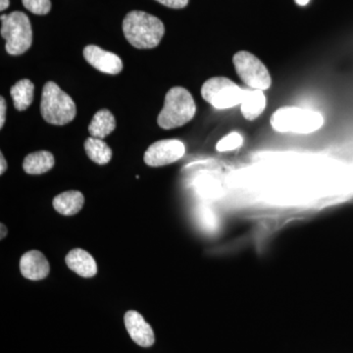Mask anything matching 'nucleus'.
<instances>
[{
  "instance_id": "nucleus-8",
  "label": "nucleus",
  "mask_w": 353,
  "mask_h": 353,
  "mask_svg": "<svg viewBox=\"0 0 353 353\" xmlns=\"http://www.w3.org/2000/svg\"><path fill=\"white\" fill-rule=\"evenodd\" d=\"M185 146L179 139H162L152 143L145 153V162L150 167L174 163L185 155Z\"/></svg>"
},
{
  "instance_id": "nucleus-10",
  "label": "nucleus",
  "mask_w": 353,
  "mask_h": 353,
  "mask_svg": "<svg viewBox=\"0 0 353 353\" xmlns=\"http://www.w3.org/2000/svg\"><path fill=\"white\" fill-rule=\"evenodd\" d=\"M124 321L128 333L137 345L141 347H150L154 345V332L138 311H128Z\"/></svg>"
},
{
  "instance_id": "nucleus-19",
  "label": "nucleus",
  "mask_w": 353,
  "mask_h": 353,
  "mask_svg": "<svg viewBox=\"0 0 353 353\" xmlns=\"http://www.w3.org/2000/svg\"><path fill=\"white\" fill-rule=\"evenodd\" d=\"M243 143V137L240 132H230L224 138L221 139L216 145V150L220 152H231V150H236L241 148Z\"/></svg>"
},
{
  "instance_id": "nucleus-9",
  "label": "nucleus",
  "mask_w": 353,
  "mask_h": 353,
  "mask_svg": "<svg viewBox=\"0 0 353 353\" xmlns=\"http://www.w3.org/2000/svg\"><path fill=\"white\" fill-rule=\"evenodd\" d=\"M83 57L88 64L102 73L117 75L123 70L122 59L115 53L102 50L97 46H85Z\"/></svg>"
},
{
  "instance_id": "nucleus-20",
  "label": "nucleus",
  "mask_w": 353,
  "mask_h": 353,
  "mask_svg": "<svg viewBox=\"0 0 353 353\" xmlns=\"http://www.w3.org/2000/svg\"><path fill=\"white\" fill-rule=\"evenodd\" d=\"M23 6L36 15H46L51 10L50 0H22Z\"/></svg>"
},
{
  "instance_id": "nucleus-18",
  "label": "nucleus",
  "mask_w": 353,
  "mask_h": 353,
  "mask_svg": "<svg viewBox=\"0 0 353 353\" xmlns=\"http://www.w3.org/2000/svg\"><path fill=\"white\" fill-rule=\"evenodd\" d=\"M85 150L88 158L99 165L108 164L112 158V150L108 143H104L101 139L90 137L85 139Z\"/></svg>"
},
{
  "instance_id": "nucleus-26",
  "label": "nucleus",
  "mask_w": 353,
  "mask_h": 353,
  "mask_svg": "<svg viewBox=\"0 0 353 353\" xmlns=\"http://www.w3.org/2000/svg\"><path fill=\"white\" fill-rule=\"evenodd\" d=\"M294 1H296V3L297 4V6H307V4L309 3V1H310V0H294Z\"/></svg>"
},
{
  "instance_id": "nucleus-24",
  "label": "nucleus",
  "mask_w": 353,
  "mask_h": 353,
  "mask_svg": "<svg viewBox=\"0 0 353 353\" xmlns=\"http://www.w3.org/2000/svg\"><path fill=\"white\" fill-rule=\"evenodd\" d=\"M10 1L9 0H0V10L4 11L8 8Z\"/></svg>"
},
{
  "instance_id": "nucleus-21",
  "label": "nucleus",
  "mask_w": 353,
  "mask_h": 353,
  "mask_svg": "<svg viewBox=\"0 0 353 353\" xmlns=\"http://www.w3.org/2000/svg\"><path fill=\"white\" fill-rule=\"evenodd\" d=\"M162 6L169 7V8L182 9L189 3V0H157Z\"/></svg>"
},
{
  "instance_id": "nucleus-2",
  "label": "nucleus",
  "mask_w": 353,
  "mask_h": 353,
  "mask_svg": "<svg viewBox=\"0 0 353 353\" xmlns=\"http://www.w3.org/2000/svg\"><path fill=\"white\" fill-rule=\"evenodd\" d=\"M196 112V102L189 90L182 87L172 88L165 97L157 123L162 129H175L194 119Z\"/></svg>"
},
{
  "instance_id": "nucleus-14",
  "label": "nucleus",
  "mask_w": 353,
  "mask_h": 353,
  "mask_svg": "<svg viewBox=\"0 0 353 353\" xmlns=\"http://www.w3.org/2000/svg\"><path fill=\"white\" fill-rule=\"evenodd\" d=\"M52 204L59 214L73 216L82 210L85 204V196L78 190H69L55 196Z\"/></svg>"
},
{
  "instance_id": "nucleus-4",
  "label": "nucleus",
  "mask_w": 353,
  "mask_h": 353,
  "mask_svg": "<svg viewBox=\"0 0 353 353\" xmlns=\"http://www.w3.org/2000/svg\"><path fill=\"white\" fill-rule=\"evenodd\" d=\"M41 112L46 122L63 126L75 119L76 104L57 83L48 82L44 85L41 94Z\"/></svg>"
},
{
  "instance_id": "nucleus-23",
  "label": "nucleus",
  "mask_w": 353,
  "mask_h": 353,
  "mask_svg": "<svg viewBox=\"0 0 353 353\" xmlns=\"http://www.w3.org/2000/svg\"><path fill=\"white\" fill-rule=\"evenodd\" d=\"M0 161H1V165H0V175H3L7 170V162L2 153H0Z\"/></svg>"
},
{
  "instance_id": "nucleus-22",
  "label": "nucleus",
  "mask_w": 353,
  "mask_h": 353,
  "mask_svg": "<svg viewBox=\"0 0 353 353\" xmlns=\"http://www.w3.org/2000/svg\"><path fill=\"white\" fill-rule=\"evenodd\" d=\"M6 120V101L3 97H0V129L3 128Z\"/></svg>"
},
{
  "instance_id": "nucleus-5",
  "label": "nucleus",
  "mask_w": 353,
  "mask_h": 353,
  "mask_svg": "<svg viewBox=\"0 0 353 353\" xmlns=\"http://www.w3.org/2000/svg\"><path fill=\"white\" fill-rule=\"evenodd\" d=\"M1 36L6 41V50L8 54H24L32 43L29 17L19 11L1 15Z\"/></svg>"
},
{
  "instance_id": "nucleus-13",
  "label": "nucleus",
  "mask_w": 353,
  "mask_h": 353,
  "mask_svg": "<svg viewBox=\"0 0 353 353\" xmlns=\"http://www.w3.org/2000/svg\"><path fill=\"white\" fill-rule=\"evenodd\" d=\"M266 97L263 90H245L241 111L246 120L257 119L266 108Z\"/></svg>"
},
{
  "instance_id": "nucleus-11",
  "label": "nucleus",
  "mask_w": 353,
  "mask_h": 353,
  "mask_svg": "<svg viewBox=\"0 0 353 353\" xmlns=\"http://www.w3.org/2000/svg\"><path fill=\"white\" fill-rule=\"evenodd\" d=\"M20 271L26 279L41 281L48 277L50 272V265L43 253L39 250H31L21 257Z\"/></svg>"
},
{
  "instance_id": "nucleus-1",
  "label": "nucleus",
  "mask_w": 353,
  "mask_h": 353,
  "mask_svg": "<svg viewBox=\"0 0 353 353\" xmlns=\"http://www.w3.org/2000/svg\"><path fill=\"white\" fill-rule=\"evenodd\" d=\"M123 32L134 48L150 50L160 43L165 34V27L162 21L155 16L143 11H132L123 21Z\"/></svg>"
},
{
  "instance_id": "nucleus-3",
  "label": "nucleus",
  "mask_w": 353,
  "mask_h": 353,
  "mask_svg": "<svg viewBox=\"0 0 353 353\" xmlns=\"http://www.w3.org/2000/svg\"><path fill=\"white\" fill-rule=\"evenodd\" d=\"M270 123L276 132L311 134L321 129L324 118L321 113L316 111L284 106L273 113Z\"/></svg>"
},
{
  "instance_id": "nucleus-16",
  "label": "nucleus",
  "mask_w": 353,
  "mask_h": 353,
  "mask_svg": "<svg viewBox=\"0 0 353 353\" xmlns=\"http://www.w3.org/2000/svg\"><path fill=\"white\" fill-rule=\"evenodd\" d=\"M115 129V117L108 109H101L99 112L95 113L88 126L90 137L101 139L106 138Z\"/></svg>"
},
{
  "instance_id": "nucleus-7",
  "label": "nucleus",
  "mask_w": 353,
  "mask_h": 353,
  "mask_svg": "<svg viewBox=\"0 0 353 353\" xmlns=\"http://www.w3.org/2000/svg\"><path fill=\"white\" fill-rule=\"evenodd\" d=\"M236 73L243 83L254 90H266L271 87L268 69L259 57L248 51H239L233 57Z\"/></svg>"
},
{
  "instance_id": "nucleus-15",
  "label": "nucleus",
  "mask_w": 353,
  "mask_h": 353,
  "mask_svg": "<svg viewBox=\"0 0 353 353\" xmlns=\"http://www.w3.org/2000/svg\"><path fill=\"white\" fill-rule=\"evenodd\" d=\"M55 159L52 153L41 150L27 155L23 162V169L30 175H41L54 167Z\"/></svg>"
},
{
  "instance_id": "nucleus-17",
  "label": "nucleus",
  "mask_w": 353,
  "mask_h": 353,
  "mask_svg": "<svg viewBox=\"0 0 353 353\" xmlns=\"http://www.w3.org/2000/svg\"><path fill=\"white\" fill-rule=\"evenodd\" d=\"M34 85L28 79L16 83L11 88L10 94L14 106L18 111H24L34 101Z\"/></svg>"
},
{
  "instance_id": "nucleus-6",
  "label": "nucleus",
  "mask_w": 353,
  "mask_h": 353,
  "mask_svg": "<svg viewBox=\"0 0 353 353\" xmlns=\"http://www.w3.org/2000/svg\"><path fill=\"white\" fill-rule=\"evenodd\" d=\"M245 90L226 77H213L203 83L201 95L216 109H229L241 103Z\"/></svg>"
},
{
  "instance_id": "nucleus-25",
  "label": "nucleus",
  "mask_w": 353,
  "mask_h": 353,
  "mask_svg": "<svg viewBox=\"0 0 353 353\" xmlns=\"http://www.w3.org/2000/svg\"><path fill=\"white\" fill-rule=\"evenodd\" d=\"M0 226H1V234H0V239H1V240H3L4 238H6V234H7V228L6 227V225L3 224V223H1V225H0Z\"/></svg>"
},
{
  "instance_id": "nucleus-12",
  "label": "nucleus",
  "mask_w": 353,
  "mask_h": 353,
  "mask_svg": "<svg viewBox=\"0 0 353 353\" xmlns=\"http://www.w3.org/2000/svg\"><path fill=\"white\" fill-rule=\"evenodd\" d=\"M65 261H66L67 266L81 277L92 278L97 275V262L90 253L85 252L82 248L72 250L67 254Z\"/></svg>"
}]
</instances>
